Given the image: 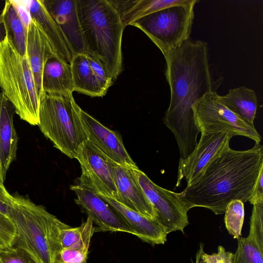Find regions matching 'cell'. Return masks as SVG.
I'll return each mask as SVG.
<instances>
[{
    "label": "cell",
    "instance_id": "6da1fadb",
    "mask_svg": "<svg viewBox=\"0 0 263 263\" xmlns=\"http://www.w3.org/2000/svg\"><path fill=\"white\" fill-rule=\"evenodd\" d=\"M165 77L171 89V100L163 122L177 142L180 159L193 151L200 130L193 106L214 90L210 70L207 43L201 40L185 41L163 54Z\"/></svg>",
    "mask_w": 263,
    "mask_h": 263
},
{
    "label": "cell",
    "instance_id": "7a4b0ae2",
    "mask_svg": "<svg viewBox=\"0 0 263 263\" xmlns=\"http://www.w3.org/2000/svg\"><path fill=\"white\" fill-rule=\"evenodd\" d=\"M262 169L263 147L260 143H256L245 151L230 147L217 156L204 173L178 193V196L188 211L202 207L221 215L232 200L249 201Z\"/></svg>",
    "mask_w": 263,
    "mask_h": 263
},
{
    "label": "cell",
    "instance_id": "3957f363",
    "mask_svg": "<svg viewBox=\"0 0 263 263\" xmlns=\"http://www.w3.org/2000/svg\"><path fill=\"white\" fill-rule=\"evenodd\" d=\"M85 54L102 65L113 81L122 69L124 29L120 15L109 0H76Z\"/></svg>",
    "mask_w": 263,
    "mask_h": 263
},
{
    "label": "cell",
    "instance_id": "277c9868",
    "mask_svg": "<svg viewBox=\"0 0 263 263\" xmlns=\"http://www.w3.org/2000/svg\"><path fill=\"white\" fill-rule=\"evenodd\" d=\"M11 218L16 232L12 246L26 249L41 263H54L63 222L42 205L19 195L13 196Z\"/></svg>",
    "mask_w": 263,
    "mask_h": 263
},
{
    "label": "cell",
    "instance_id": "5b68a950",
    "mask_svg": "<svg viewBox=\"0 0 263 263\" xmlns=\"http://www.w3.org/2000/svg\"><path fill=\"white\" fill-rule=\"evenodd\" d=\"M81 109L72 94L43 92L40 97L38 126L54 146L71 159L77 158L88 140Z\"/></svg>",
    "mask_w": 263,
    "mask_h": 263
},
{
    "label": "cell",
    "instance_id": "8992f818",
    "mask_svg": "<svg viewBox=\"0 0 263 263\" xmlns=\"http://www.w3.org/2000/svg\"><path fill=\"white\" fill-rule=\"evenodd\" d=\"M0 88L20 119L38 125L40 99L27 55H21L7 34L0 41Z\"/></svg>",
    "mask_w": 263,
    "mask_h": 263
},
{
    "label": "cell",
    "instance_id": "52a82bcc",
    "mask_svg": "<svg viewBox=\"0 0 263 263\" xmlns=\"http://www.w3.org/2000/svg\"><path fill=\"white\" fill-rule=\"evenodd\" d=\"M197 2L190 0L185 4L165 8L136 20L130 26L141 30L164 54L190 39Z\"/></svg>",
    "mask_w": 263,
    "mask_h": 263
},
{
    "label": "cell",
    "instance_id": "ba28073f",
    "mask_svg": "<svg viewBox=\"0 0 263 263\" xmlns=\"http://www.w3.org/2000/svg\"><path fill=\"white\" fill-rule=\"evenodd\" d=\"M219 95L213 91L204 96L193 106L197 125L202 134L227 133L242 136L260 143L261 136L254 125L240 118L226 107Z\"/></svg>",
    "mask_w": 263,
    "mask_h": 263
},
{
    "label": "cell",
    "instance_id": "9c48e42d",
    "mask_svg": "<svg viewBox=\"0 0 263 263\" xmlns=\"http://www.w3.org/2000/svg\"><path fill=\"white\" fill-rule=\"evenodd\" d=\"M138 181L155 211V219L168 234L179 231L184 232L189 224L188 210L178 193L159 186L139 168L135 169Z\"/></svg>",
    "mask_w": 263,
    "mask_h": 263
},
{
    "label": "cell",
    "instance_id": "30bf717a",
    "mask_svg": "<svg viewBox=\"0 0 263 263\" xmlns=\"http://www.w3.org/2000/svg\"><path fill=\"white\" fill-rule=\"evenodd\" d=\"M76 159L81 169L77 184L119 201L112 172V161L88 140L83 145Z\"/></svg>",
    "mask_w": 263,
    "mask_h": 263
},
{
    "label": "cell",
    "instance_id": "8fae6325",
    "mask_svg": "<svg viewBox=\"0 0 263 263\" xmlns=\"http://www.w3.org/2000/svg\"><path fill=\"white\" fill-rule=\"evenodd\" d=\"M232 137L227 133L202 134L194 149L185 159H180L176 187L183 179L187 186L197 180L209 164L224 150L230 147Z\"/></svg>",
    "mask_w": 263,
    "mask_h": 263
},
{
    "label": "cell",
    "instance_id": "7c38bea8",
    "mask_svg": "<svg viewBox=\"0 0 263 263\" xmlns=\"http://www.w3.org/2000/svg\"><path fill=\"white\" fill-rule=\"evenodd\" d=\"M70 189L76 195V203L100 230L135 235L121 215L99 194L77 184L71 185Z\"/></svg>",
    "mask_w": 263,
    "mask_h": 263
},
{
    "label": "cell",
    "instance_id": "4fadbf2b",
    "mask_svg": "<svg viewBox=\"0 0 263 263\" xmlns=\"http://www.w3.org/2000/svg\"><path fill=\"white\" fill-rule=\"evenodd\" d=\"M80 114L88 141L113 162L125 167L138 168L118 133L106 127L82 109Z\"/></svg>",
    "mask_w": 263,
    "mask_h": 263
},
{
    "label": "cell",
    "instance_id": "5bb4252c",
    "mask_svg": "<svg viewBox=\"0 0 263 263\" xmlns=\"http://www.w3.org/2000/svg\"><path fill=\"white\" fill-rule=\"evenodd\" d=\"M135 169L137 168L121 166L112 161L113 178L119 198L118 202L144 216L155 219V211L138 181Z\"/></svg>",
    "mask_w": 263,
    "mask_h": 263
},
{
    "label": "cell",
    "instance_id": "9a60e30c",
    "mask_svg": "<svg viewBox=\"0 0 263 263\" xmlns=\"http://www.w3.org/2000/svg\"><path fill=\"white\" fill-rule=\"evenodd\" d=\"M59 26L73 54H85L83 37L76 0H43Z\"/></svg>",
    "mask_w": 263,
    "mask_h": 263
},
{
    "label": "cell",
    "instance_id": "2e32d148",
    "mask_svg": "<svg viewBox=\"0 0 263 263\" xmlns=\"http://www.w3.org/2000/svg\"><path fill=\"white\" fill-rule=\"evenodd\" d=\"M31 18L44 34L55 52L70 64L73 54L55 21L46 9L43 0L21 1Z\"/></svg>",
    "mask_w": 263,
    "mask_h": 263
},
{
    "label": "cell",
    "instance_id": "e0dca14e",
    "mask_svg": "<svg viewBox=\"0 0 263 263\" xmlns=\"http://www.w3.org/2000/svg\"><path fill=\"white\" fill-rule=\"evenodd\" d=\"M56 54L44 34L31 18L27 28L26 55L40 99L43 93L42 76L45 65Z\"/></svg>",
    "mask_w": 263,
    "mask_h": 263
},
{
    "label": "cell",
    "instance_id": "ac0fdd59",
    "mask_svg": "<svg viewBox=\"0 0 263 263\" xmlns=\"http://www.w3.org/2000/svg\"><path fill=\"white\" fill-rule=\"evenodd\" d=\"M99 195L121 215L141 240L152 245L165 243L167 234L155 219L131 210L111 198Z\"/></svg>",
    "mask_w": 263,
    "mask_h": 263
},
{
    "label": "cell",
    "instance_id": "d6986e66",
    "mask_svg": "<svg viewBox=\"0 0 263 263\" xmlns=\"http://www.w3.org/2000/svg\"><path fill=\"white\" fill-rule=\"evenodd\" d=\"M2 93V92H1ZM15 109L2 93L0 114V159L4 177L15 159L17 136L13 124Z\"/></svg>",
    "mask_w": 263,
    "mask_h": 263
},
{
    "label": "cell",
    "instance_id": "ffe728a7",
    "mask_svg": "<svg viewBox=\"0 0 263 263\" xmlns=\"http://www.w3.org/2000/svg\"><path fill=\"white\" fill-rule=\"evenodd\" d=\"M43 92L53 95H72L73 91L71 66L56 54L46 62L42 76Z\"/></svg>",
    "mask_w": 263,
    "mask_h": 263
},
{
    "label": "cell",
    "instance_id": "44dd1931",
    "mask_svg": "<svg viewBox=\"0 0 263 263\" xmlns=\"http://www.w3.org/2000/svg\"><path fill=\"white\" fill-rule=\"evenodd\" d=\"M119 13L123 25L173 6L185 4L190 0H109Z\"/></svg>",
    "mask_w": 263,
    "mask_h": 263
},
{
    "label": "cell",
    "instance_id": "7402d4cb",
    "mask_svg": "<svg viewBox=\"0 0 263 263\" xmlns=\"http://www.w3.org/2000/svg\"><path fill=\"white\" fill-rule=\"evenodd\" d=\"M220 102L231 111L248 123L254 125L257 99L255 91L245 86L231 89L219 96Z\"/></svg>",
    "mask_w": 263,
    "mask_h": 263
},
{
    "label": "cell",
    "instance_id": "603a6c76",
    "mask_svg": "<svg viewBox=\"0 0 263 263\" xmlns=\"http://www.w3.org/2000/svg\"><path fill=\"white\" fill-rule=\"evenodd\" d=\"M0 24L5 31L18 52L26 55L27 27L22 19L12 0L5 1L0 15Z\"/></svg>",
    "mask_w": 263,
    "mask_h": 263
},
{
    "label": "cell",
    "instance_id": "cb8c5ba5",
    "mask_svg": "<svg viewBox=\"0 0 263 263\" xmlns=\"http://www.w3.org/2000/svg\"><path fill=\"white\" fill-rule=\"evenodd\" d=\"M73 91L92 97H102L86 54H74L70 63Z\"/></svg>",
    "mask_w": 263,
    "mask_h": 263
},
{
    "label": "cell",
    "instance_id": "d4e9b609",
    "mask_svg": "<svg viewBox=\"0 0 263 263\" xmlns=\"http://www.w3.org/2000/svg\"><path fill=\"white\" fill-rule=\"evenodd\" d=\"M93 224L92 221L88 217L81 226L77 227H71L63 222L59 233L60 250L76 245L90 246L91 238L96 229Z\"/></svg>",
    "mask_w": 263,
    "mask_h": 263
},
{
    "label": "cell",
    "instance_id": "484cf974",
    "mask_svg": "<svg viewBox=\"0 0 263 263\" xmlns=\"http://www.w3.org/2000/svg\"><path fill=\"white\" fill-rule=\"evenodd\" d=\"M224 213L227 230L234 239L238 238L241 235L244 220L243 202L239 200H232L227 206Z\"/></svg>",
    "mask_w": 263,
    "mask_h": 263
},
{
    "label": "cell",
    "instance_id": "4316f807",
    "mask_svg": "<svg viewBox=\"0 0 263 263\" xmlns=\"http://www.w3.org/2000/svg\"><path fill=\"white\" fill-rule=\"evenodd\" d=\"M232 263H263V253L247 237H239Z\"/></svg>",
    "mask_w": 263,
    "mask_h": 263
},
{
    "label": "cell",
    "instance_id": "83f0119b",
    "mask_svg": "<svg viewBox=\"0 0 263 263\" xmlns=\"http://www.w3.org/2000/svg\"><path fill=\"white\" fill-rule=\"evenodd\" d=\"M248 239L263 253V202L253 204Z\"/></svg>",
    "mask_w": 263,
    "mask_h": 263
},
{
    "label": "cell",
    "instance_id": "f1b7e54d",
    "mask_svg": "<svg viewBox=\"0 0 263 263\" xmlns=\"http://www.w3.org/2000/svg\"><path fill=\"white\" fill-rule=\"evenodd\" d=\"M0 260L2 263H41L26 249L14 246L0 248Z\"/></svg>",
    "mask_w": 263,
    "mask_h": 263
},
{
    "label": "cell",
    "instance_id": "f546056e",
    "mask_svg": "<svg viewBox=\"0 0 263 263\" xmlns=\"http://www.w3.org/2000/svg\"><path fill=\"white\" fill-rule=\"evenodd\" d=\"M89 246L77 245L61 249L56 254L54 263H86Z\"/></svg>",
    "mask_w": 263,
    "mask_h": 263
},
{
    "label": "cell",
    "instance_id": "4dcf8cb0",
    "mask_svg": "<svg viewBox=\"0 0 263 263\" xmlns=\"http://www.w3.org/2000/svg\"><path fill=\"white\" fill-rule=\"evenodd\" d=\"M87 58L102 97H103L106 95L114 81L98 61L88 55H87Z\"/></svg>",
    "mask_w": 263,
    "mask_h": 263
},
{
    "label": "cell",
    "instance_id": "1f68e13d",
    "mask_svg": "<svg viewBox=\"0 0 263 263\" xmlns=\"http://www.w3.org/2000/svg\"><path fill=\"white\" fill-rule=\"evenodd\" d=\"M16 234L15 226L12 220L0 213V243L2 247L12 246Z\"/></svg>",
    "mask_w": 263,
    "mask_h": 263
},
{
    "label": "cell",
    "instance_id": "d6a6232c",
    "mask_svg": "<svg viewBox=\"0 0 263 263\" xmlns=\"http://www.w3.org/2000/svg\"><path fill=\"white\" fill-rule=\"evenodd\" d=\"M233 253L227 251L222 246H219L217 253L212 254L204 253L206 263H232Z\"/></svg>",
    "mask_w": 263,
    "mask_h": 263
},
{
    "label": "cell",
    "instance_id": "836d02e7",
    "mask_svg": "<svg viewBox=\"0 0 263 263\" xmlns=\"http://www.w3.org/2000/svg\"><path fill=\"white\" fill-rule=\"evenodd\" d=\"M13 199V196L9 194L0 181V213L10 218Z\"/></svg>",
    "mask_w": 263,
    "mask_h": 263
},
{
    "label": "cell",
    "instance_id": "e575fe53",
    "mask_svg": "<svg viewBox=\"0 0 263 263\" xmlns=\"http://www.w3.org/2000/svg\"><path fill=\"white\" fill-rule=\"evenodd\" d=\"M249 201L252 204L263 202V169L259 174Z\"/></svg>",
    "mask_w": 263,
    "mask_h": 263
},
{
    "label": "cell",
    "instance_id": "d590c367",
    "mask_svg": "<svg viewBox=\"0 0 263 263\" xmlns=\"http://www.w3.org/2000/svg\"><path fill=\"white\" fill-rule=\"evenodd\" d=\"M203 246L202 243H200L199 248L196 255V260L195 263H206L204 258Z\"/></svg>",
    "mask_w": 263,
    "mask_h": 263
},
{
    "label": "cell",
    "instance_id": "8d00e7d4",
    "mask_svg": "<svg viewBox=\"0 0 263 263\" xmlns=\"http://www.w3.org/2000/svg\"><path fill=\"white\" fill-rule=\"evenodd\" d=\"M1 96H2V93H0V114H1ZM5 180V178L4 177L2 173V166H1V159H0V181L2 183H4V181Z\"/></svg>",
    "mask_w": 263,
    "mask_h": 263
},
{
    "label": "cell",
    "instance_id": "74e56055",
    "mask_svg": "<svg viewBox=\"0 0 263 263\" xmlns=\"http://www.w3.org/2000/svg\"><path fill=\"white\" fill-rule=\"evenodd\" d=\"M2 247V245L0 243V248Z\"/></svg>",
    "mask_w": 263,
    "mask_h": 263
},
{
    "label": "cell",
    "instance_id": "f35d334b",
    "mask_svg": "<svg viewBox=\"0 0 263 263\" xmlns=\"http://www.w3.org/2000/svg\"><path fill=\"white\" fill-rule=\"evenodd\" d=\"M0 263H2V262H1V260H0Z\"/></svg>",
    "mask_w": 263,
    "mask_h": 263
},
{
    "label": "cell",
    "instance_id": "ab89813d",
    "mask_svg": "<svg viewBox=\"0 0 263 263\" xmlns=\"http://www.w3.org/2000/svg\"><path fill=\"white\" fill-rule=\"evenodd\" d=\"M0 25H1V24H0Z\"/></svg>",
    "mask_w": 263,
    "mask_h": 263
}]
</instances>
